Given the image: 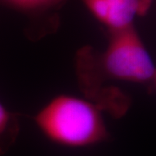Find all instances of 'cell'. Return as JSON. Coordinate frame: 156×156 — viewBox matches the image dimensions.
I'll return each instance as SVG.
<instances>
[{"label":"cell","mask_w":156,"mask_h":156,"mask_svg":"<svg viewBox=\"0 0 156 156\" xmlns=\"http://www.w3.org/2000/svg\"><path fill=\"white\" fill-rule=\"evenodd\" d=\"M104 50L85 46L76 56L79 86L86 97L99 104L104 111L122 116L130 99L116 88L104 87L108 81H118L155 89L156 67L154 59L135 26L108 32Z\"/></svg>","instance_id":"cell-1"},{"label":"cell","mask_w":156,"mask_h":156,"mask_svg":"<svg viewBox=\"0 0 156 156\" xmlns=\"http://www.w3.org/2000/svg\"><path fill=\"white\" fill-rule=\"evenodd\" d=\"M103 108L89 98L61 94L46 102L34 116L42 134L56 145L82 148L109 138Z\"/></svg>","instance_id":"cell-2"},{"label":"cell","mask_w":156,"mask_h":156,"mask_svg":"<svg viewBox=\"0 0 156 156\" xmlns=\"http://www.w3.org/2000/svg\"><path fill=\"white\" fill-rule=\"evenodd\" d=\"M69 0H0V6L16 12L25 20L24 33L31 41H39L56 32L60 12Z\"/></svg>","instance_id":"cell-3"},{"label":"cell","mask_w":156,"mask_h":156,"mask_svg":"<svg viewBox=\"0 0 156 156\" xmlns=\"http://www.w3.org/2000/svg\"><path fill=\"white\" fill-rule=\"evenodd\" d=\"M108 32L134 26L137 17L145 16L152 0H80Z\"/></svg>","instance_id":"cell-4"},{"label":"cell","mask_w":156,"mask_h":156,"mask_svg":"<svg viewBox=\"0 0 156 156\" xmlns=\"http://www.w3.org/2000/svg\"><path fill=\"white\" fill-rule=\"evenodd\" d=\"M20 133L18 115L0 101V156L5 154L17 141Z\"/></svg>","instance_id":"cell-5"}]
</instances>
